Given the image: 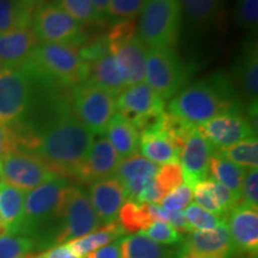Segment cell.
Wrapping results in <instances>:
<instances>
[{
  "instance_id": "obj_18",
  "label": "cell",
  "mask_w": 258,
  "mask_h": 258,
  "mask_svg": "<svg viewBox=\"0 0 258 258\" xmlns=\"http://www.w3.org/2000/svg\"><path fill=\"white\" fill-rule=\"evenodd\" d=\"M89 199L102 225L117 220L125 200L123 185L114 177L90 183Z\"/></svg>"
},
{
  "instance_id": "obj_4",
  "label": "cell",
  "mask_w": 258,
  "mask_h": 258,
  "mask_svg": "<svg viewBox=\"0 0 258 258\" xmlns=\"http://www.w3.org/2000/svg\"><path fill=\"white\" fill-rule=\"evenodd\" d=\"M138 35L148 48L175 47L182 10L179 0H144Z\"/></svg>"
},
{
  "instance_id": "obj_50",
  "label": "cell",
  "mask_w": 258,
  "mask_h": 258,
  "mask_svg": "<svg viewBox=\"0 0 258 258\" xmlns=\"http://www.w3.org/2000/svg\"><path fill=\"white\" fill-rule=\"evenodd\" d=\"M0 233H3V231H2V228H0Z\"/></svg>"
},
{
  "instance_id": "obj_10",
  "label": "cell",
  "mask_w": 258,
  "mask_h": 258,
  "mask_svg": "<svg viewBox=\"0 0 258 258\" xmlns=\"http://www.w3.org/2000/svg\"><path fill=\"white\" fill-rule=\"evenodd\" d=\"M59 177L41 158L23 151H15L0 163V180L24 192Z\"/></svg>"
},
{
  "instance_id": "obj_47",
  "label": "cell",
  "mask_w": 258,
  "mask_h": 258,
  "mask_svg": "<svg viewBox=\"0 0 258 258\" xmlns=\"http://www.w3.org/2000/svg\"><path fill=\"white\" fill-rule=\"evenodd\" d=\"M93 8H95L97 15L102 21L106 19V14H108V8L110 4V0H91Z\"/></svg>"
},
{
  "instance_id": "obj_30",
  "label": "cell",
  "mask_w": 258,
  "mask_h": 258,
  "mask_svg": "<svg viewBox=\"0 0 258 258\" xmlns=\"http://www.w3.org/2000/svg\"><path fill=\"white\" fill-rule=\"evenodd\" d=\"M117 221L125 233H137L147 230L154 222L150 211V203L124 202L118 213Z\"/></svg>"
},
{
  "instance_id": "obj_14",
  "label": "cell",
  "mask_w": 258,
  "mask_h": 258,
  "mask_svg": "<svg viewBox=\"0 0 258 258\" xmlns=\"http://www.w3.org/2000/svg\"><path fill=\"white\" fill-rule=\"evenodd\" d=\"M148 47L137 36L109 44V53L114 56L118 73L127 86L144 83L146 76V56Z\"/></svg>"
},
{
  "instance_id": "obj_9",
  "label": "cell",
  "mask_w": 258,
  "mask_h": 258,
  "mask_svg": "<svg viewBox=\"0 0 258 258\" xmlns=\"http://www.w3.org/2000/svg\"><path fill=\"white\" fill-rule=\"evenodd\" d=\"M88 192L79 185L71 184L64 199L62 218L56 237V245L84 237L101 226Z\"/></svg>"
},
{
  "instance_id": "obj_33",
  "label": "cell",
  "mask_w": 258,
  "mask_h": 258,
  "mask_svg": "<svg viewBox=\"0 0 258 258\" xmlns=\"http://www.w3.org/2000/svg\"><path fill=\"white\" fill-rule=\"evenodd\" d=\"M53 4L63 10L83 27L101 25L103 22L97 15L91 0H53Z\"/></svg>"
},
{
  "instance_id": "obj_12",
  "label": "cell",
  "mask_w": 258,
  "mask_h": 258,
  "mask_svg": "<svg viewBox=\"0 0 258 258\" xmlns=\"http://www.w3.org/2000/svg\"><path fill=\"white\" fill-rule=\"evenodd\" d=\"M176 258H235L237 251L226 224L212 230H196L183 235Z\"/></svg>"
},
{
  "instance_id": "obj_38",
  "label": "cell",
  "mask_w": 258,
  "mask_h": 258,
  "mask_svg": "<svg viewBox=\"0 0 258 258\" xmlns=\"http://www.w3.org/2000/svg\"><path fill=\"white\" fill-rule=\"evenodd\" d=\"M139 234L163 245L179 244L183 239V235L173 226L163 221H154L147 230L139 232Z\"/></svg>"
},
{
  "instance_id": "obj_44",
  "label": "cell",
  "mask_w": 258,
  "mask_h": 258,
  "mask_svg": "<svg viewBox=\"0 0 258 258\" xmlns=\"http://www.w3.org/2000/svg\"><path fill=\"white\" fill-rule=\"evenodd\" d=\"M15 151H18V147L14 129L0 123V163Z\"/></svg>"
},
{
  "instance_id": "obj_3",
  "label": "cell",
  "mask_w": 258,
  "mask_h": 258,
  "mask_svg": "<svg viewBox=\"0 0 258 258\" xmlns=\"http://www.w3.org/2000/svg\"><path fill=\"white\" fill-rule=\"evenodd\" d=\"M28 62L62 88H74L89 79L90 64L80 57L76 47L40 42Z\"/></svg>"
},
{
  "instance_id": "obj_32",
  "label": "cell",
  "mask_w": 258,
  "mask_h": 258,
  "mask_svg": "<svg viewBox=\"0 0 258 258\" xmlns=\"http://www.w3.org/2000/svg\"><path fill=\"white\" fill-rule=\"evenodd\" d=\"M215 153L225 158L231 163L240 167L253 169L258 165V140L257 137L245 139L243 141L232 145L230 147L221 148Z\"/></svg>"
},
{
  "instance_id": "obj_13",
  "label": "cell",
  "mask_w": 258,
  "mask_h": 258,
  "mask_svg": "<svg viewBox=\"0 0 258 258\" xmlns=\"http://www.w3.org/2000/svg\"><path fill=\"white\" fill-rule=\"evenodd\" d=\"M215 150L196 127L190 133L182 148L179 161L184 184L194 189L209 176V161Z\"/></svg>"
},
{
  "instance_id": "obj_29",
  "label": "cell",
  "mask_w": 258,
  "mask_h": 258,
  "mask_svg": "<svg viewBox=\"0 0 258 258\" xmlns=\"http://www.w3.org/2000/svg\"><path fill=\"white\" fill-rule=\"evenodd\" d=\"M34 12L21 0H0V34L31 28Z\"/></svg>"
},
{
  "instance_id": "obj_49",
  "label": "cell",
  "mask_w": 258,
  "mask_h": 258,
  "mask_svg": "<svg viewBox=\"0 0 258 258\" xmlns=\"http://www.w3.org/2000/svg\"><path fill=\"white\" fill-rule=\"evenodd\" d=\"M235 258H257L256 253H238Z\"/></svg>"
},
{
  "instance_id": "obj_28",
  "label": "cell",
  "mask_w": 258,
  "mask_h": 258,
  "mask_svg": "<svg viewBox=\"0 0 258 258\" xmlns=\"http://www.w3.org/2000/svg\"><path fill=\"white\" fill-rule=\"evenodd\" d=\"M182 15L198 27H209L221 17L220 0H179Z\"/></svg>"
},
{
  "instance_id": "obj_5",
  "label": "cell",
  "mask_w": 258,
  "mask_h": 258,
  "mask_svg": "<svg viewBox=\"0 0 258 258\" xmlns=\"http://www.w3.org/2000/svg\"><path fill=\"white\" fill-rule=\"evenodd\" d=\"M34 95L35 78L27 62L14 69H0V123L8 127L21 123Z\"/></svg>"
},
{
  "instance_id": "obj_35",
  "label": "cell",
  "mask_w": 258,
  "mask_h": 258,
  "mask_svg": "<svg viewBox=\"0 0 258 258\" xmlns=\"http://www.w3.org/2000/svg\"><path fill=\"white\" fill-rule=\"evenodd\" d=\"M194 198H195L196 205L205 211L212 214L218 215L222 219L226 218L224 209L221 208L220 203L218 201L217 195H215L214 188H213V179L207 178L199 184L194 186Z\"/></svg>"
},
{
  "instance_id": "obj_15",
  "label": "cell",
  "mask_w": 258,
  "mask_h": 258,
  "mask_svg": "<svg viewBox=\"0 0 258 258\" xmlns=\"http://www.w3.org/2000/svg\"><path fill=\"white\" fill-rule=\"evenodd\" d=\"M118 161L120 158L114 147L104 135H101L93 140L88 156L80 164L74 179L83 183H92L96 180L111 178L115 175Z\"/></svg>"
},
{
  "instance_id": "obj_17",
  "label": "cell",
  "mask_w": 258,
  "mask_h": 258,
  "mask_svg": "<svg viewBox=\"0 0 258 258\" xmlns=\"http://www.w3.org/2000/svg\"><path fill=\"white\" fill-rule=\"evenodd\" d=\"M115 105L116 112L131 122L150 112L165 110V101L145 82L127 86L115 98Z\"/></svg>"
},
{
  "instance_id": "obj_21",
  "label": "cell",
  "mask_w": 258,
  "mask_h": 258,
  "mask_svg": "<svg viewBox=\"0 0 258 258\" xmlns=\"http://www.w3.org/2000/svg\"><path fill=\"white\" fill-rule=\"evenodd\" d=\"M139 148L141 151V156L157 165L179 163L182 153V148L164 131L141 134Z\"/></svg>"
},
{
  "instance_id": "obj_45",
  "label": "cell",
  "mask_w": 258,
  "mask_h": 258,
  "mask_svg": "<svg viewBox=\"0 0 258 258\" xmlns=\"http://www.w3.org/2000/svg\"><path fill=\"white\" fill-rule=\"evenodd\" d=\"M27 258H82L71 249L67 244H60L41 251L40 253H30Z\"/></svg>"
},
{
  "instance_id": "obj_8",
  "label": "cell",
  "mask_w": 258,
  "mask_h": 258,
  "mask_svg": "<svg viewBox=\"0 0 258 258\" xmlns=\"http://www.w3.org/2000/svg\"><path fill=\"white\" fill-rule=\"evenodd\" d=\"M188 70L175 47L148 48L146 56V80L150 88L165 101L185 85Z\"/></svg>"
},
{
  "instance_id": "obj_46",
  "label": "cell",
  "mask_w": 258,
  "mask_h": 258,
  "mask_svg": "<svg viewBox=\"0 0 258 258\" xmlns=\"http://www.w3.org/2000/svg\"><path fill=\"white\" fill-rule=\"evenodd\" d=\"M120 240H116L114 243L103 246L101 249L93 251L89 253L85 258H121V249H120Z\"/></svg>"
},
{
  "instance_id": "obj_23",
  "label": "cell",
  "mask_w": 258,
  "mask_h": 258,
  "mask_svg": "<svg viewBox=\"0 0 258 258\" xmlns=\"http://www.w3.org/2000/svg\"><path fill=\"white\" fill-rule=\"evenodd\" d=\"M25 194L0 182V228L3 233L17 234L24 209Z\"/></svg>"
},
{
  "instance_id": "obj_1",
  "label": "cell",
  "mask_w": 258,
  "mask_h": 258,
  "mask_svg": "<svg viewBox=\"0 0 258 258\" xmlns=\"http://www.w3.org/2000/svg\"><path fill=\"white\" fill-rule=\"evenodd\" d=\"M238 108H243V104L234 82L227 73L218 71L177 93L167 112L198 127L222 112Z\"/></svg>"
},
{
  "instance_id": "obj_43",
  "label": "cell",
  "mask_w": 258,
  "mask_h": 258,
  "mask_svg": "<svg viewBox=\"0 0 258 258\" xmlns=\"http://www.w3.org/2000/svg\"><path fill=\"white\" fill-rule=\"evenodd\" d=\"M78 53L86 63L91 64L109 53V43L106 36H99L91 42H85L78 48Z\"/></svg>"
},
{
  "instance_id": "obj_31",
  "label": "cell",
  "mask_w": 258,
  "mask_h": 258,
  "mask_svg": "<svg viewBox=\"0 0 258 258\" xmlns=\"http://www.w3.org/2000/svg\"><path fill=\"white\" fill-rule=\"evenodd\" d=\"M158 169H159V165L146 159L141 154L135 153L120 159L116 167L114 178L120 180L121 183H124L127 180L140 178V177H154Z\"/></svg>"
},
{
  "instance_id": "obj_27",
  "label": "cell",
  "mask_w": 258,
  "mask_h": 258,
  "mask_svg": "<svg viewBox=\"0 0 258 258\" xmlns=\"http://www.w3.org/2000/svg\"><path fill=\"white\" fill-rule=\"evenodd\" d=\"M245 172H246V169L235 165L215 152L209 161V175L212 176V179L217 180L220 184L230 189L239 199V201Z\"/></svg>"
},
{
  "instance_id": "obj_24",
  "label": "cell",
  "mask_w": 258,
  "mask_h": 258,
  "mask_svg": "<svg viewBox=\"0 0 258 258\" xmlns=\"http://www.w3.org/2000/svg\"><path fill=\"white\" fill-rule=\"evenodd\" d=\"M124 234V230L118 224V221L116 220L110 222V224L101 226V228H97L96 231L84 235V237L76 238V239L67 241L66 244L77 254H79L82 258H85L89 253L93 252V251L121 239Z\"/></svg>"
},
{
  "instance_id": "obj_40",
  "label": "cell",
  "mask_w": 258,
  "mask_h": 258,
  "mask_svg": "<svg viewBox=\"0 0 258 258\" xmlns=\"http://www.w3.org/2000/svg\"><path fill=\"white\" fill-rule=\"evenodd\" d=\"M235 22L245 30H253L258 22V0H238L235 5Z\"/></svg>"
},
{
  "instance_id": "obj_19",
  "label": "cell",
  "mask_w": 258,
  "mask_h": 258,
  "mask_svg": "<svg viewBox=\"0 0 258 258\" xmlns=\"http://www.w3.org/2000/svg\"><path fill=\"white\" fill-rule=\"evenodd\" d=\"M40 41L31 28L0 34V69H14L30 59Z\"/></svg>"
},
{
  "instance_id": "obj_16",
  "label": "cell",
  "mask_w": 258,
  "mask_h": 258,
  "mask_svg": "<svg viewBox=\"0 0 258 258\" xmlns=\"http://www.w3.org/2000/svg\"><path fill=\"white\" fill-rule=\"evenodd\" d=\"M225 224L237 253H256L258 250V211L237 205L226 215Z\"/></svg>"
},
{
  "instance_id": "obj_2",
  "label": "cell",
  "mask_w": 258,
  "mask_h": 258,
  "mask_svg": "<svg viewBox=\"0 0 258 258\" xmlns=\"http://www.w3.org/2000/svg\"><path fill=\"white\" fill-rule=\"evenodd\" d=\"M71 183L59 177L25 194L24 209L17 234L34 240L36 250L56 245L67 189Z\"/></svg>"
},
{
  "instance_id": "obj_6",
  "label": "cell",
  "mask_w": 258,
  "mask_h": 258,
  "mask_svg": "<svg viewBox=\"0 0 258 258\" xmlns=\"http://www.w3.org/2000/svg\"><path fill=\"white\" fill-rule=\"evenodd\" d=\"M71 105L79 121L98 137L105 134L109 122L116 114L115 97L89 79L74 86Z\"/></svg>"
},
{
  "instance_id": "obj_26",
  "label": "cell",
  "mask_w": 258,
  "mask_h": 258,
  "mask_svg": "<svg viewBox=\"0 0 258 258\" xmlns=\"http://www.w3.org/2000/svg\"><path fill=\"white\" fill-rule=\"evenodd\" d=\"M120 249L121 258H176L175 250H171L139 233L121 238Z\"/></svg>"
},
{
  "instance_id": "obj_51",
  "label": "cell",
  "mask_w": 258,
  "mask_h": 258,
  "mask_svg": "<svg viewBox=\"0 0 258 258\" xmlns=\"http://www.w3.org/2000/svg\"><path fill=\"white\" fill-rule=\"evenodd\" d=\"M0 182H2V180H0Z\"/></svg>"
},
{
  "instance_id": "obj_11",
  "label": "cell",
  "mask_w": 258,
  "mask_h": 258,
  "mask_svg": "<svg viewBox=\"0 0 258 258\" xmlns=\"http://www.w3.org/2000/svg\"><path fill=\"white\" fill-rule=\"evenodd\" d=\"M198 129L215 151L230 147L245 139L257 137V128L244 112V108L222 112L198 125Z\"/></svg>"
},
{
  "instance_id": "obj_22",
  "label": "cell",
  "mask_w": 258,
  "mask_h": 258,
  "mask_svg": "<svg viewBox=\"0 0 258 258\" xmlns=\"http://www.w3.org/2000/svg\"><path fill=\"white\" fill-rule=\"evenodd\" d=\"M104 135L120 159L138 153L140 134L134 124L118 112L112 116Z\"/></svg>"
},
{
  "instance_id": "obj_39",
  "label": "cell",
  "mask_w": 258,
  "mask_h": 258,
  "mask_svg": "<svg viewBox=\"0 0 258 258\" xmlns=\"http://www.w3.org/2000/svg\"><path fill=\"white\" fill-rule=\"evenodd\" d=\"M144 0H110L106 18L112 23L127 19H135L140 15Z\"/></svg>"
},
{
  "instance_id": "obj_25",
  "label": "cell",
  "mask_w": 258,
  "mask_h": 258,
  "mask_svg": "<svg viewBox=\"0 0 258 258\" xmlns=\"http://www.w3.org/2000/svg\"><path fill=\"white\" fill-rule=\"evenodd\" d=\"M89 80L101 86L115 98L127 88L123 79L118 73L115 59L110 53L90 64Z\"/></svg>"
},
{
  "instance_id": "obj_36",
  "label": "cell",
  "mask_w": 258,
  "mask_h": 258,
  "mask_svg": "<svg viewBox=\"0 0 258 258\" xmlns=\"http://www.w3.org/2000/svg\"><path fill=\"white\" fill-rule=\"evenodd\" d=\"M185 220L188 221L192 231L196 230H212V228L218 227L225 222V219H222L218 215L212 214L201 207H199L196 203H191L183 211Z\"/></svg>"
},
{
  "instance_id": "obj_41",
  "label": "cell",
  "mask_w": 258,
  "mask_h": 258,
  "mask_svg": "<svg viewBox=\"0 0 258 258\" xmlns=\"http://www.w3.org/2000/svg\"><path fill=\"white\" fill-rule=\"evenodd\" d=\"M191 199L192 189H190L186 184H180L165 195V198L160 201V205L164 209L170 212L183 211L190 205Z\"/></svg>"
},
{
  "instance_id": "obj_34",
  "label": "cell",
  "mask_w": 258,
  "mask_h": 258,
  "mask_svg": "<svg viewBox=\"0 0 258 258\" xmlns=\"http://www.w3.org/2000/svg\"><path fill=\"white\" fill-rule=\"evenodd\" d=\"M35 250V243L30 238L0 233V258H27Z\"/></svg>"
},
{
  "instance_id": "obj_48",
  "label": "cell",
  "mask_w": 258,
  "mask_h": 258,
  "mask_svg": "<svg viewBox=\"0 0 258 258\" xmlns=\"http://www.w3.org/2000/svg\"><path fill=\"white\" fill-rule=\"evenodd\" d=\"M22 3L25 5H28L29 8H32L36 10L38 6H41L42 4H44L46 3V0H21Z\"/></svg>"
},
{
  "instance_id": "obj_20",
  "label": "cell",
  "mask_w": 258,
  "mask_h": 258,
  "mask_svg": "<svg viewBox=\"0 0 258 258\" xmlns=\"http://www.w3.org/2000/svg\"><path fill=\"white\" fill-rule=\"evenodd\" d=\"M234 77L240 91L250 104L257 103L258 96V51L256 41L244 44L234 67Z\"/></svg>"
},
{
  "instance_id": "obj_37",
  "label": "cell",
  "mask_w": 258,
  "mask_h": 258,
  "mask_svg": "<svg viewBox=\"0 0 258 258\" xmlns=\"http://www.w3.org/2000/svg\"><path fill=\"white\" fill-rule=\"evenodd\" d=\"M154 180H156L157 185L159 186L161 192L164 195H167L173 189H176L177 186L183 184V172L180 164L170 163L159 166L156 176H154Z\"/></svg>"
},
{
  "instance_id": "obj_7",
  "label": "cell",
  "mask_w": 258,
  "mask_h": 258,
  "mask_svg": "<svg viewBox=\"0 0 258 258\" xmlns=\"http://www.w3.org/2000/svg\"><path fill=\"white\" fill-rule=\"evenodd\" d=\"M31 29L43 43L79 48L89 40L85 27L53 3H44L35 10Z\"/></svg>"
},
{
  "instance_id": "obj_42",
  "label": "cell",
  "mask_w": 258,
  "mask_h": 258,
  "mask_svg": "<svg viewBox=\"0 0 258 258\" xmlns=\"http://www.w3.org/2000/svg\"><path fill=\"white\" fill-rule=\"evenodd\" d=\"M240 205L258 208V170L257 167L247 169L241 185Z\"/></svg>"
}]
</instances>
